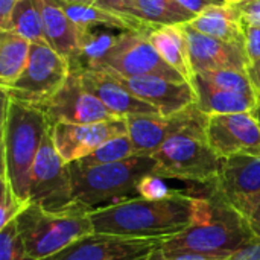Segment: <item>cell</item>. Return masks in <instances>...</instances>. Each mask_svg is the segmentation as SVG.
<instances>
[{
  "label": "cell",
  "mask_w": 260,
  "mask_h": 260,
  "mask_svg": "<svg viewBox=\"0 0 260 260\" xmlns=\"http://www.w3.org/2000/svg\"><path fill=\"white\" fill-rule=\"evenodd\" d=\"M49 123H94L116 119V116L84 85L79 67L72 64V72L62 87L46 102L38 105Z\"/></svg>",
  "instance_id": "11"
},
{
  "label": "cell",
  "mask_w": 260,
  "mask_h": 260,
  "mask_svg": "<svg viewBox=\"0 0 260 260\" xmlns=\"http://www.w3.org/2000/svg\"><path fill=\"white\" fill-rule=\"evenodd\" d=\"M75 66L79 67V73L84 85L116 117L126 119L131 116H142V114H160L157 108L134 96L110 73L81 64H75Z\"/></svg>",
  "instance_id": "19"
},
{
  "label": "cell",
  "mask_w": 260,
  "mask_h": 260,
  "mask_svg": "<svg viewBox=\"0 0 260 260\" xmlns=\"http://www.w3.org/2000/svg\"><path fill=\"white\" fill-rule=\"evenodd\" d=\"M125 134H128L125 117L94 123H56L52 126L56 151L69 165L90 155L108 140Z\"/></svg>",
  "instance_id": "13"
},
{
  "label": "cell",
  "mask_w": 260,
  "mask_h": 260,
  "mask_svg": "<svg viewBox=\"0 0 260 260\" xmlns=\"http://www.w3.org/2000/svg\"><path fill=\"white\" fill-rule=\"evenodd\" d=\"M9 30L17 32L32 44H47L38 0H20L11 15Z\"/></svg>",
  "instance_id": "26"
},
{
  "label": "cell",
  "mask_w": 260,
  "mask_h": 260,
  "mask_svg": "<svg viewBox=\"0 0 260 260\" xmlns=\"http://www.w3.org/2000/svg\"><path fill=\"white\" fill-rule=\"evenodd\" d=\"M197 75H201L204 79H207L209 82H212L219 88L245 94V96H253V98L257 96V91L254 90L247 70L221 69V70H209Z\"/></svg>",
  "instance_id": "28"
},
{
  "label": "cell",
  "mask_w": 260,
  "mask_h": 260,
  "mask_svg": "<svg viewBox=\"0 0 260 260\" xmlns=\"http://www.w3.org/2000/svg\"><path fill=\"white\" fill-rule=\"evenodd\" d=\"M247 222L256 238H260V204L256 207V210L247 218Z\"/></svg>",
  "instance_id": "40"
},
{
  "label": "cell",
  "mask_w": 260,
  "mask_h": 260,
  "mask_svg": "<svg viewBox=\"0 0 260 260\" xmlns=\"http://www.w3.org/2000/svg\"><path fill=\"white\" fill-rule=\"evenodd\" d=\"M209 190L247 219L260 204V154L222 158L219 175Z\"/></svg>",
  "instance_id": "10"
},
{
  "label": "cell",
  "mask_w": 260,
  "mask_h": 260,
  "mask_svg": "<svg viewBox=\"0 0 260 260\" xmlns=\"http://www.w3.org/2000/svg\"><path fill=\"white\" fill-rule=\"evenodd\" d=\"M110 75L134 96L157 108L163 116H171L195 105V90L189 82H174L160 76Z\"/></svg>",
  "instance_id": "16"
},
{
  "label": "cell",
  "mask_w": 260,
  "mask_h": 260,
  "mask_svg": "<svg viewBox=\"0 0 260 260\" xmlns=\"http://www.w3.org/2000/svg\"><path fill=\"white\" fill-rule=\"evenodd\" d=\"M43 110L2 93V174L26 203L34 161L50 131Z\"/></svg>",
  "instance_id": "2"
},
{
  "label": "cell",
  "mask_w": 260,
  "mask_h": 260,
  "mask_svg": "<svg viewBox=\"0 0 260 260\" xmlns=\"http://www.w3.org/2000/svg\"><path fill=\"white\" fill-rule=\"evenodd\" d=\"M64 2H72V3H85V5H94L96 0H64Z\"/></svg>",
  "instance_id": "42"
},
{
  "label": "cell",
  "mask_w": 260,
  "mask_h": 260,
  "mask_svg": "<svg viewBox=\"0 0 260 260\" xmlns=\"http://www.w3.org/2000/svg\"><path fill=\"white\" fill-rule=\"evenodd\" d=\"M227 2L233 5V3H239V2H244V0H227Z\"/></svg>",
  "instance_id": "43"
},
{
  "label": "cell",
  "mask_w": 260,
  "mask_h": 260,
  "mask_svg": "<svg viewBox=\"0 0 260 260\" xmlns=\"http://www.w3.org/2000/svg\"><path fill=\"white\" fill-rule=\"evenodd\" d=\"M233 5L241 12L245 26H260V0H244Z\"/></svg>",
  "instance_id": "34"
},
{
  "label": "cell",
  "mask_w": 260,
  "mask_h": 260,
  "mask_svg": "<svg viewBox=\"0 0 260 260\" xmlns=\"http://www.w3.org/2000/svg\"><path fill=\"white\" fill-rule=\"evenodd\" d=\"M91 210L73 203L61 210L29 204L17 221L20 239L32 260H46L94 232Z\"/></svg>",
  "instance_id": "5"
},
{
  "label": "cell",
  "mask_w": 260,
  "mask_h": 260,
  "mask_svg": "<svg viewBox=\"0 0 260 260\" xmlns=\"http://www.w3.org/2000/svg\"><path fill=\"white\" fill-rule=\"evenodd\" d=\"M181 26L187 38L190 61L195 73L221 69L247 70L250 66L251 61L247 55L245 46L204 35L195 30L189 23Z\"/></svg>",
  "instance_id": "18"
},
{
  "label": "cell",
  "mask_w": 260,
  "mask_h": 260,
  "mask_svg": "<svg viewBox=\"0 0 260 260\" xmlns=\"http://www.w3.org/2000/svg\"><path fill=\"white\" fill-rule=\"evenodd\" d=\"M161 242V239H139L93 232L46 260H142Z\"/></svg>",
  "instance_id": "12"
},
{
  "label": "cell",
  "mask_w": 260,
  "mask_h": 260,
  "mask_svg": "<svg viewBox=\"0 0 260 260\" xmlns=\"http://www.w3.org/2000/svg\"><path fill=\"white\" fill-rule=\"evenodd\" d=\"M198 198L200 195H187L183 190H175L163 200L137 197L94 209L90 218L98 233L165 241L183 233L192 224Z\"/></svg>",
  "instance_id": "1"
},
{
  "label": "cell",
  "mask_w": 260,
  "mask_h": 260,
  "mask_svg": "<svg viewBox=\"0 0 260 260\" xmlns=\"http://www.w3.org/2000/svg\"><path fill=\"white\" fill-rule=\"evenodd\" d=\"M225 260H260V238H253Z\"/></svg>",
  "instance_id": "36"
},
{
  "label": "cell",
  "mask_w": 260,
  "mask_h": 260,
  "mask_svg": "<svg viewBox=\"0 0 260 260\" xmlns=\"http://www.w3.org/2000/svg\"><path fill=\"white\" fill-rule=\"evenodd\" d=\"M155 171L157 161L152 155H134L119 163L99 166L70 163L73 200L94 210L137 198L139 183Z\"/></svg>",
  "instance_id": "4"
},
{
  "label": "cell",
  "mask_w": 260,
  "mask_h": 260,
  "mask_svg": "<svg viewBox=\"0 0 260 260\" xmlns=\"http://www.w3.org/2000/svg\"><path fill=\"white\" fill-rule=\"evenodd\" d=\"M137 155L134 145L128 134L114 137L99 146L94 152L84 157L78 163L82 166H99V165H110V163H119L123 160H128L131 157Z\"/></svg>",
  "instance_id": "27"
},
{
  "label": "cell",
  "mask_w": 260,
  "mask_h": 260,
  "mask_svg": "<svg viewBox=\"0 0 260 260\" xmlns=\"http://www.w3.org/2000/svg\"><path fill=\"white\" fill-rule=\"evenodd\" d=\"M148 38L158 55L165 59V62L175 69L189 84H192L195 72L192 67L189 44L183 26H158L151 30Z\"/></svg>",
  "instance_id": "22"
},
{
  "label": "cell",
  "mask_w": 260,
  "mask_h": 260,
  "mask_svg": "<svg viewBox=\"0 0 260 260\" xmlns=\"http://www.w3.org/2000/svg\"><path fill=\"white\" fill-rule=\"evenodd\" d=\"M254 238L247 219L215 192L200 195L192 224L180 235L165 239L161 248L229 257Z\"/></svg>",
  "instance_id": "3"
},
{
  "label": "cell",
  "mask_w": 260,
  "mask_h": 260,
  "mask_svg": "<svg viewBox=\"0 0 260 260\" xmlns=\"http://www.w3.org/2000/svg\"><path fill=\"white\" fill-rule=\"evenodd\" d=\"M20 0H0V30H9L11 15Z\"/></svg>",
  "instance_id": "38"
},
{
  "label": "cell",
  "mask_w": 260,
  "mask_h": 260,
  "mask_svg": "<svg viewBox=\"0 0 260 260\" xmlns=\"http://www.w3.org/2000/svg\"><path fill=\"white\" fill-rule=\"evenodd\" d=\"M227 257L219 256H207L198 253H186V251H169L161 247H157L146 260H225Z\"/></svg>",
  "instance_id": "33"
},
{
  "label": "cell",
  "mask_w": 260,
  "mask_h": 260,
  "mask_svg": "<svg viewBox=\"0 0 260 260\" xmlns=\"http://www.w3.org/2000/svg\"><path fill=\"white\" fill-rule=\"evenodd\" d=\"M136 5L140 20L154 27L186 24L197 17L177 0H136Z\"/></svg>",
  "instance_id": "25"
},
{
  "label": "cell",
  "mask_w": 260,
  "mask_h": 260,
  "mask_svg": "<svg viewBox=\"0 0 260 260\" xmlns=\"http://www.w3.org/2000/svg\"><path fill=\"white\" fill-rule=\"evenodd\" d=\"M137 192L140 198H146V200H163L175 193V190L169 189L166 183L163 181V178L155 174L145 177L139 183Z\"/></svg>",
  "instance_id": "31"
},
{
  "label": "cell",
  "mask_w": 260,
  "mask_h": 260,
  "mask_svg": "<svg viewBox=\"0 0 260 260\" xmlns=\"http://www.w3.org/2000/svg\"><path fill=\"white\" fill-rule=\"evenodd\" d=\"M2 181V195H0V229L15 221L20 213L29 206V203L23 201L11 187L6 178L0 177Z\"/></svg>",
  "instance_id": "30"
},
{
  "label": "cell",
  "mask_w": 260,
  "mask_h": 260,
  "mask_svg": "<svg viewBox=\"0 0 260 260\" xmlns=\"http://www.w3.org/2000/svg\"><path fill=\"white\" fill-rule=\"evenodd\" d=\"M177 2L195 15L201 14L203 11H206L207 8H212V6L229 5L227 0H177Z\"/></svg>",
  "instance_id": "37"
},
{
  "label": "cell",
  "mask_w": 260,
  "mask_h": 260,
  "mask_svg": "<svg viewBox=\"0 0 260 260\" xmlns=\"http://www.w3.org/2000/svg\"><path fill=\"white\" fill-rule=\"evenodd\" d=\"M70 72L72 62L49 44H32L24 72L2 93L38 107L62 87Z\"/></svg>",
  "instance_id": "8"
},
{
  "label": "cell",
  "mask_w": 260,
  "mask_h": 260,
  "mask_svg": "<svg viewBox=\"0 0 260 260\" xmlns=\"http://www.w3.org/2000/svg\"><path fill=\"white\" fill-rule=\"evenodd\" d=\"M44 37L47 44L73 66L85 55L87 46L93 37L91 30L79 27L64 11L59 0H38Z\"/></svg>",
  "instance_id": "17"
},
{
  "label": "cell",
  "mask_w": 260,
  "mask_h": 260,
  "mask_svg": "<svg viewBox=\"0 0 260 260\" xmlns=\"http://www.w3.org/2000/svg\"><path fill=\"white\" fill-rule=\"evenodd\" d=\"M85 66L120 76H160L174 82H187L165 62L146 34L134 30H123L113 37L108 46Z\"/></svg>",
  "instance_id": "7"
},
{
  "label": "cell",
  "mask_w": 260,
  "mask_h": 260,
  "mask_svg": "<svg viewBox=\"0 0 260 260\" xmlns=\"http://www.w3.org/2000/svg\"><path fill=\"white\" fill-rule=\"evenodd\" d=\"M245 50L251 62L260 58V26H245Z\"/></svg>",
  "instance_id": "35"
},
{
  "label": "cell",
  "mask_w": 260,
  "mask_h": 260,
  "mask_svg": "<svg viewBox=\"0 0 260 260\" xmlns=\"http://www.w3.org/2000/svg\"><path fill=\"white\" fill-rule=\"evenodd\" d=\"M207 119L171 137L154 154L155 175L198 183L210 187L221 169L222 158L212 149L206 136Z\"/></svg>",
  "instance_id": "6"
},
{
  "label": "cell",
  "mask_w": 260,
  "mask_h": 260,
  "mask_svg": "<svg viewBox=\"0 0 260 260\" xmlns=\"http://www.w3.org/2000/svg\"><path fill=\"white\" fill-rule=\"evenodd\" d=\"M67 15L82 29L90 30L93 26H105L111 29H120L123 30H134L140 34L149 35L151 30L155 27L139 20H131L122 15H117L114 12H110L104 8H99L96 5H85V3H72L59 0Z\"/></svg>",
  "instance_id": "23"
},
{
  "label": "cell",
  "mask_w": 260,
  "mask_h": 260,
  "mask_svg": "<svg viewBox=\"0 0 260 260\" xmlns=\"http://www.w3.org/2000/svg\"><path fill=\"white\" fill-rule=\"evenodd\" d=\"M254 116H256V119L259 120L260 123V91H257V101H256V108H254Z\"/></svg>",
  "instance_id": "41"
},
{
  "label": "cell",
  "mask_w": 260,
  "mask_h": 260,
  "mask_svg": "<svg viewBox=\"0 0 260 260\" xmlns=\"http://www.w3.org/2000/svg\"><path fill=\"white\" fill-rule=\"evenodd\" d=\"M195 90V105L207 116L213 114H233V113H253L256 108L257 96H245L235 91L219 88L195 73L192 81Z\"/></svg>",
  "instance_id": "20"
},
{
  "label": "cell",
  "mask_w": 260,
  "mask_h": 260,
  "mask_svg": "<svg viewBox=\"0 0 260 260\" xmlns=\"http://www.w3.org/2000/svg\"><path fill=\"white\" fill-rule=\"evenodd\" d=\"M142 260H146V259H142Z\"/></svg>",
  "instance_id": "44"
},
{
  "label": "cell",
  "mask_w": 260,
  "mask_h": 260,
  "mask_svg": "<svg viewBox=\"0 0 260 260\" xmlns=\"http://www.w3.org/2000/svg\"><path fill=\"white\" fill-rule=\"evenodd\" d=\"M0 260H32L20 239L17 221L0 229Z\"/></svg>",
  "instance_id": "29"
},
{
  "label": "cell",
  "mask_w": 260,
  "mask_h": 260,
  "mask_svg": "<svg viewBox=\"0 0 260 260\" xmlns=\"http://www.w3.org/2000/svg\"><path fill=\"white\" fill-rule=\"evenodd\" d=\"M29 204L46 210H61L75 203L70 165L62 160L52 139V128L46 134L29 180Z\"/></svg>",
  "instance_id": "9"
},
{
  "label": "cell",
  "mask_w": 260,
  "mask_h": 260,
  "mask_svg": "<svg viewBox=\"0 0 260 260\" xmlns=\"http://www.w3.org/2000/svg\"><path fill=\"white\" fill-rule=\"evenodd\" d=\"M195 30L229 43L245 46V26L238 8L232 3L212 6L198 14L190 23Z\"/></svg>",
  "instance_id": "21"
},
{
  "label": "cell",
  "mask_w": 260,
  "mask_h": 260,
  "mask_svg": "<svg viewBox=\"0 0 260 260\" xmlns=\"http://www.w3.org/2000/svg\"><path fill=\"white\" fill-rule=\"evenodd\" d=\"M206 136L221 158L238 154H260V123L254 113L209 116Z\"/></svg>",
  "instance_id": "14"
},
{
  "label": "cell",
  "mask_w": 260,
  "mask_h": 260,
  "mask_svg": "<svg viewBox=\"0 0 260 260\" xmlns=\"http://www.w3.org/2000/svg\"><path fill=\"white\" fill-rule=\"evenodd\" d=\"M94 5L99 6V8H104V9H107L110 12H114L117 15L142 21L140 17H139L136 0H96Z\"/></svg>",
  "instance_id": "32"
},
{
  "label": "cell",
  "mask_w": 260,
  "mask_h": 260,
  "mask_svg": "<svg viewBox=\"0 0 260 260\" xmlns=\"http://www.w3.org/2000/svg\"><path fill=\"white\" fill-rule=\"evenodd\" d=\"M32 43L14 30H0V88H9L24 72Z\"/></svg>",
  "instance_id": "24"
},
{
  "label": "cell",
  "mask_w": 260,
  "mask_h": 260,
  "mask_svg": "<svg viewBox=\"0 0 260 260\" xmlns=\"http://www.w3.org/2000/svg\"><path fill=\"white\" fill-rule=\"evenodd\" d=\"M247 73L250 76V81H251L254 90L260 91V58L250 62V66L247 67Z\"/></svg>",
  "instance_id": "39"
},
{
  "label": "cell",
  "mask_w": 260,
  "mask_h": 260,
  "mask_svg": "<svg viewBox=\"0 0 260 260\" xmlns=\"http://www.w3.org/2000/svg\"><path fill=\"white\" fill-rule=\"evenodd\" d=\"M209 116L192 105L171 116L142 114L126 117L128 136L137 155H152L163 143L186 128L206 120Z\"/></svg>",
  "instance_id": "15"
}]
</instances>
